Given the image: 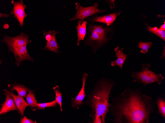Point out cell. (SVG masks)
Segmentation results:
<instances>
[{
    "label": "cell",
    "instance_id": "3",
    "mask_svg": "<svg viewBox=\"0 0 165 123\" xmlns=\"http://www.w3.org/2000/svg\"><path fill=\"white\" fill-rule=\"evenodd\" d=\"M87 36L84 46H90L94 54L102 47L107 44L112 36V28L99 22H88Z\"/></svg>",
    "mask_w": 165,
    "mask_h": 123
},
{
    "label": "cell",
    "instance_id": "8",
    "mask_svg": "<svg viewBox=\"0 0 165 123\" xmlns=\"http://www.w3.org/2000/svg\"><path fill=\"white\" fill-rule=\"evenodd\" d=\"M11 3L13 5L12 10L11 12V14H13L19 22L21 27L24 25V19L27 16V14L25 13V9L26 7L22 0L20 1H15L12 0Z\"/></svg>",
    "mask_w": 165,
    "mask_h": 123
},
{
    "label": "cell",
    "instance_id": "13",
    "mask_svg": "<svg viewBox=\"0 0 165 123\" xmlns=\"http://www.w3.org/2000/svg\"><path fill=\"white\" fill-rule=\"evenodd\" d=\"M123 48L117 47L114 50L115 53V56L117 59L111 62V65L112 67L115 65L119 66L122 71V68L123 64L126 59L128 54H126L123 52Z\"/></svg>",
    "mask_w": 165,
    "mask_h": 123
},
{
    "label": "cell",
    "instance_id": "7",
    "mask_svg": "<svg viewBox=\"0 0 165 123\" xmlns=\"http://www.w3.org/2000/svg\"><path fill=\"white\" fill-rule=\"evenodd\" d=\"M26 45L16 47L8 48V51L13 53L15 58L16 65L19 67L21 62L24 60H28L34 62L33 58L28 54Z\"/></svg>",
    "mask_w": 165,
    "mask_h": 123
},
{
    "label": "cell",
    "instance_id": "19",
    "mask_svg": "<svg viewBox=\"0 0 165 123\" xmlns=\"http://www.w3.org/2000/svg\"><path fill=\"white\" fill-rule=\"evenodd\" d=\"M58 103L54 100L52 102L45 103H38L35 107L34 111L38 109H43L47 107H55Z\"/></svg>",
    "mask_w": 165,
    "mask_h": 123
},
{
    "label": "cell",
    "instance_id": "12",
    "mask_svg": "<svg viewBox=\"0 0 165 123\" xmlns=\"http://www.w3.org/2000/svg\"><path fill=\"white\" fill-rule=\"evenodd\" d=\"M4 94L5 96L4 102L1 104L0 115L4 114L12 110L18 111L13 98L8 94L4 92Z\"/></svg>",
    "mask_w": 165,
    "mask_h": 123
},
{
    "label": "cell",
    "instance_id": "18",
    "mask_svg": "<svg viewBox=\"0 0 165 123\" xmlns=\"http://www.w3.org/2000/svg\"><path fill=\"white\" fill-rule=\"evenodd\" d=\"M34 92V90L29 88L28 94L26 97V101L30 108L33 111H34L35 106L38 103L35 97Z\"/></svg>",
    "mask_w": 165,
    "mask_h": 123
},
{
    "label": "cell",
    "instance_id": "4",
    "mask_svg": "<svg viewBox=\"0 0 165 123\" xmlns=\"http://www.w3.org/2000/svg\"><path fill=\"white\" fill-rule=\"evenodd\" d=\"M150 67V65L149 64L143 63L141 71L131 72L134 82L143 84L144 86L155 82L159 85H161L164 77L161 73L158 75L149 70V69Z\"/></svg>",
    "mask_w": 165,
    "mask_h": 123
},
{
    "label": "cell",
    "instance_id": "17",
    "mask_svg": "<svg viewBox=\"0 0 165 123\" xmlns=\"http://www.w3.org/2000/svg\"><path fill=\"white\" fill-rule=\"evenodd\" d=\"M158 110L157 113L165 119V95L158 96L155 101Z\"/></svg>",
    "mask_w": 165,
    "mask_h": 123
},
{
    "label": "cell",
    "instance_id": "25",
    "mask_svg": "<svg viewBox=\"0 0 165 123\" xmlns=\"http://www.w3.org/2000/svg\"><path fill=\"white\" fill-rule=\"evenodd\" d=\"M10 14H6L5 13H0V17H9Z\"/></svg>",
    "mask_w": 165,
    "mask_h": 123
},
{
    "label": "cell",
    "instance_id": "10",
    "mask_svg": "<svg viewBox=\"0 0 165 123\" xmlns=\"http://www.w3.org/2000/svg\"><path fill=\"white\" fill-rule=\"evenodd\" d=\"M88 77V75L85 73H84L82 75V87L76 97L75 98L72 97L71 99L72 106L77 109H79L80 107L84 104L83 101L84 98L86 97L85 88V82Z\"/></svg>",
    "mask_w": 165,
    "mask_h": 123
},
{
    "label": "cell",
    "instance_id": "27",
    "mask_svg": "<svg viewBox=\"0 0 165 123\" xmlns=\"http://www.w3.org/2000/svg\"><path fill=\"white\" fill-rule=\"evenodd\" d=\"M3 28L5 29H8L9 27V25L7 23H6L4 24L3 26Z\"/></svg>",
    "mask_w": 165,
    "mask_h": 123
},
{
    "label": "cell",
    "instance_id": "9",
    "mask_svg": "<svg viewBox=\"0 0 165 123\" xmlns=\"http://www.w3.org/2000/svg\"><path fill=\"white\" fill-rule=\"evenodd\" d=\"M121 13V12L120 11L102 15H94L88 18L87 22L100 23L109 26L112 25L117 17Z\"/></svg>",
    "mask_w": 165,
    "mask_h": 123
},
{
    "label": "cell",
    "instance_id": "11",
    "mask_svg": "<svg viewBox=\"0 0 165 123\" xmlns=\"http://www.w3.org/2000/svg\"><path fill=\"white\" fill-rule=\"evenodd\" d=\"M4 92L11 96L14 99L15 104L18 109V111L21 117L24 115V112L26 107L29 106L28 104L26 102L22 96L16 95L13 92L8 89H4Z\"/></svg>",
    "mask_w": 165,
    "mask_h": 123
},
{
    "label": "cell",
    "instance_id": "6",
    "mask_svg": "<svg viewBox=\"0 0 165 123\" xmlns=\"http://www.w3.org/2000/svg\"><path fill=\"white\" fill-rule=\"evenodd\" d=\"M29 37V35L22 31L20 35L15 37L5 36L2 41L7 44L8 48L16 47L27 45L31 42L32 41L28 40Z\"/></svg>",
    "mask_w": 165,
    "mask_h": 123
},
{
    "label": "cell",
    "instance_id": "24",
    "mask_svg": "<svg viewBox=\"0 0 165 123\" xmlns=\"http://www.w3.org/2000/svg\"><path fill=\"white\" fill-rule=\"evenodd\" d=\"M115 0H106V2L109 4L111 9H112L115 7Z\"/></svg>",
    "mask_w": 165,
    "mask_h": 123
},
{
    "label": "cell",
    "instance_id": "22",
    "mask_svg": "<svg viewBox=\"0 0 165 123\" xmlns=\"http://www.w3.org/2000/svg\"><path fill=\"white\" fill-rule=\"evenodd\" d=\"M152 33L156 35L162 39L164 41H165V31L160 30L159 28Z\"/></svg>",
    "mask_w": 165,
    "mask_h": 123
},
{
    "label": "cell",
    "instance_id": "15",
    "mask_svg": "<svg viewBox=\"0 0 165 123\" xmlns=\"http://www.w3.org/2000/svg\"><path fill=\"white\" fill-rule=\"evenodd\" d=\"M88 23L86 20L78 21V25L76 26L77 30V45H79L81 43V41L83 40L86 33V25Z\"/></svg>",
    "mask_w": 165,
    "mask_h": 123
},
{
    "label": "cell",
    "instance_id": "26",
    "mask_svg": "<svg viewBox=\"0 0 165 123\" xmlns=\"http://www.w3.org/2000/svg\"><path fill=\"white\" fill-rule=\"evenodd\" d=\"M165 21L164 22V24L160 27L159 29L160 30L162 31L165 30Z\"/></svg>",
    "mask_w": 165,
    "mask_h": 123
},
{
    "label": "cell",
    "instance_id": "23",
    "mask_svg": "<svg viewBox=\"0 0 165 123\" xmlns=\"http://www.w3.org/2000/svg\"><path fill=\"white\" fill-rule=\"evenodd\" d=\"M37 122V121L28 119L26 116L24 115L21 117L19 122V123H36Z\"/></svg>",
    "mask_w": 165,
    "mask_h": 123
},
{
    "label": "cell",
    "instance_id": "16",
    "mask_svg": "<svg viewBox=\"0 0 165 123\" xmlns=\"http://www.w3.org/2000/svg\"><path fill=\"white\" fill-rule=\"evenodd\" d=\"M8 86L10 91L13 92L14 90H16L18 95L23 98L26 97L27 93L28 92L29 89L24 85L19 84L15 82L13 84H8Z\"/></svg>",
    "mask_w": 165,
    "mask_h": 123
},
{
    "label": "cell",
    "instance_id": "1",
    "mask_svg": "<svg viewBox=\"0 0 165 123\" xmlns=\"http://www.w3.org/2000/svg\"><path fill=\"white\" fill-rule=\"evenodd\" d=\"M109 111L115 123H149L155 101L143 94L142 87L135 90L127 87L111 99Z\"/></svg>",
    "mask_w": 165,
    "mask_h": 123
},
{
    "label": "cell",
    "instance_id": "2",
    "mask_svg": "<svg viewBox=\"0 0 165 123\" xmlns=\"http://www.w3.org/2000/svg\"><path fill=\"white\" fill-rule=\"evenodd\" d=\"M115 85V81L103 77L96 82L93 90L84 102L91 109L90 117L93 120L99 119L105 123L106 116L109 111V99L111 90Z\"/></svg>",
    "mask_w": 165,
    "mask_h": 123
},
{
    "label": "cell",
    "instance_id": "14",
    "mask_svg": "<svg viewBox=\"0 0 165 123\" xmlns=\"http://www.w3.org/2000/svg\"><path fill=\"white\" fill-rule=\"evenodd\" d=\"M50 31L52 35L51 38L49 41L46 42L45 46L41 49L43 50H49L58 54L60 51L59 49L60 46L56 41V36L59 32L54 30Z\"/></svg>",
    "mask_w": 165,
    "mask_h": 123
},
{
    "label": "cell",
    "instance_id": "21",
    "mask_svg": "<svg viewBox=\"0 0 165 123\" xmlns=\"http://www.w3.org/2000/svg\"><path fill=\"white\" fill-rule=\"evenodd\" d=\"M152 45V42H145L141 41L139 42L138 46L139 48L142 49L141 52L144 54L147 52L148 49L151 48Z\"/></svg>",
    "mask_w": 165,
    "mask_h": 123
},
{
    "label": "cell",
    "instance_id": "5",
    "mask_svg": "<svg viewBox=\"0 0 165 123\" xmlns=\"http://www.w3.org/2000/svg\"><path fill=\"white\" fill-rule=\"evenodd\" d=\"M76 10V13L75 16L70 19L69 21L75 20L78 19L83 21L87 17L93 15L102 13L107 11L98 8L99 5L97 2H96L94 5L91 6L84 7L81 5L79 2L75 4Z\"/></svg>",
    "mask_w": 165,
    "mask_h": 123
},
{
    "label": "cell",
    "instance_id": "20",
    "mask_svg": "<svg viewBox=\"0 0 165 123\" xmlns=\"http://www.w3.org/2000/svg\"><path fill=\"white\" fill-rule=\"evenodd\" d=\"M53 91L55 93V100L59 105L60 110L62 111V94L58 85L53 88Z\"/></svg>",
    "mask_w": 165,
    "mask_h": 123
}]
</instances>
